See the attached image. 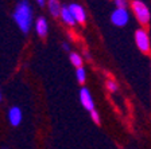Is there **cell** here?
<instances>
[{
    "mask_svg": "<svg viewBox=\"0 0 151 149\" xmlns=\"http://www.w3.org/2000/svg\"><path fill=\"white\" fill-rule=\"evenodd\" d=\"M135 43L139 51L143 54H150L151 53V42H150V35L145 28H138L135 31Z\"/></svg>",
    "mask_w": 151,
    "mask_h": 149,
    "instance_id": "obj_3",
    "label": "cell"
},
{
    "mask_svg": "<svg viewBox=\"0 0 151 149\" xmlns=\"http://www.w3.org/2000/svg\"><path fill=\"white\" fill-rule=\"evenodd\" d=\"M0 101H1V93H0Z\"/></svg>",
    "mask_w": 151,
    "mask_h": 149,
    "instance_id": "obj_18",
    "label": "cell"
},
{
    "mask_svg": "<svg viewBox=\"0 0 151 149\" xmlns=\"http://www.w3.org/2000/svg\"><path fill=\"white\" fill-rule=\"evenodd\" d=\"M107 89L112 93H115L117 90V83L115 81H107Z\"/></svg>",
    "mask_w": 151,
    "mask_h": 149,
    "instance_id": "obj_13",
    "label": "cell"
},
{
    "mask_svg": "<svg viewBox=\"0 0 151 149\" xmlns=\"http://www.w3.org/2000/svg\"><path fill=\"white\" fill-rule=\"evenodd\" d=\"M70 62L74 67H82V58L77 53H70Z\"/></svg>",
    "mask_w": 151,
    "mask_h": 149,
    "instance_id": "obj_11",
    "label": "cell"
},
{
    "mask_svg": "<svg viewBox=\"0 0 151 149\" xmlns=\"http://www.w3.org/2000/svg\"><path fill=\"white\" fill-rule=\"evenodd\" d=\"M12 16H14V20H15L16 26L20 28V31L27 34L32 24V9L27 0L19 1Z\"/></svg>",
    "mask_w": 151,
    "mask_h": 149,
    "instance_id": "obj_1",
    "label": "cell"
},
{
    "mask_svg": "<svg viewBox=\"0 0 151 149\" xmlns=\"http://www.w3.org/2000/svg\"><path fill=\"white\" fill-rule=\"evenodd\" d=\"M80 101H81L82 106L85 108V110H88V112L96 110L94 109V101L91 96V91L86 87H82L81 90H80Z\"/></svg>",
    "mask_w": 151,
    "mask_h": 149,
    "instance_id": "obj_5",
    "label": "cell"
},
{
    "mask_svg": "<svg viewBox=\"0 0 151 149\" xmlns=\"http://www.w3.org/2000/svg\"><path fill=\"white\" fill-rule=\"evenodd\" d=\"M37 3L39 4V6H45V3H46V0H37Z\"/></svg>",
    "mask_w": 151,
    "mask_h": 149,
    "instance_id": "obj_17",
    "label": "cell"
},
{
    "mask_svg": "<svg viewBox=\"0 0 151 149\" xmlns=\"http://www.w3.org/2000/svg\"><path fill=\"white\" fill-rule=\"evenodd\" d=\"M111 22L117 27H124L129 22V12L127 8H116L111 15Z\"/></svg>",
    "mask_w": 151,
    "mask_h": 149,
    "instance_id": "obj_4",
    "label": "cell"
},
{
    "mask_svg": "<svg viewBox=\"0 0 151 149\" xmlns=\"http://www.w3.org/2000/svg\"><path fill=\"white\" fill-rule=\"evenodd\" d=\"M47 7H49V11L53 16H60L61 15V9H62V6L60 4L58 0H49L47 1Z\"/></svg>",
    "mask_w": 151,
    "mask_h": 149,
    "instance_id": "obj_10",
    "label": "cell"
},
{
    "mask_svg": "<svg viewBox=\"0 0 151 149\" xmlns=\"http://www.w3.org/2000/svg\"><path fill=\"white\" fill-rule=\"evenodd\" d=\"M70 11H72L73 16H74L76 22L77 23H85V19H86V14H85V9L82 8L80 4H70L69 6Z\"/></svg>",
    "mask_w": 151,
    "mask_h": 149,
    "instance_id": "obj_7",
    "label": "cell"
},
{
    "mask_svg": "<svg viewBox=\"0 0 151 149\" xmlns=\"http://www.w3.org/2000/svg\"><path fill=\"white\" fill-rule=\"evenodd\" d=\"M8 122L12 126H18L23 120V113H22V109L19 106H12V108L8 110Z\"/></svg>",
    "mask_w": 151,
    "mask_h": 149,
    "instance_id": "obj_6",
    "label": "cell"
},
{
    "mask_svg": "<svg viewBox=\"0 0 151 149\" xmlns=\"http://www.w3.org/2000/svg\"><path fill=\"white\" fill-rule=\"evenodd\" d=\"M91 117H92V120H93L96 124H100V115H99V113L96 112V110L91 112Z\"/></svg>",
    "mask_w": 151,
    "mask_h": 149,
    "instance_id": "obj_14",
    "label": "cell"
},
{
    "mask_svg": "<svg viewBox=\"0 0 151 149\" xmlns=\"http://www.w3.org/2000/svg\"><path fill=\"white\" fill-rule=\"evenodd\" d=\"M62 47L66 50V51H70V47H69V44H68V43H63V44H62Z\"/></svg>",
    "mask_w": 151,
    "mask_h": 149,
    "instance_id": "obj_16",
    "label": "cell"
},
{
    "mask_svg": "<svg viewBox=\"0 0 151 149\" xmlns=\"http://www.w3.org/2000/svg\"><path fill=\"white\" fill-rule=\"evenodd\" d=\"M35 30H37V34L41 38H45L47 35V31H49V26H47V22L45 18H38L37 23H35Z\"/></svg>",
    "mask_w": 151,
    "mask_h": 149,
    "instance_id": "obj_9",
    "label": "cell"
},
{
    "mask_svg": "<svg viewBox=\"0 0 151 149\" xmlns=\"http://www.w3.org/2000/svg\"><path fill=\"white\" fill-rule=\"evenodd\" d=\"M131 9L134 12V15H135V18L138 19V22L142 26H147L150 23V19H151L150 9H148V7L142 0H134L131 3Z\"/></svg>",
    "mask_w": 151,
    "mask_h": 149,
    "instance_id": "obj_2",
    "label": "cell"
},
{
    "mask_svg": "<svg viewBox=\"0 0 151 149\" xmlns=\"http://www.w3.org/2000/svg\"><path fill=\"white\" fill-rule=\"evenodd\" d=\"M76 78H77L78 83H85V81H86V71H85L84 67H78L76 70Z\"/></svg>",
    "mask_w": 151,
    "mask_h": 149,
    "instance_id": "obj_12",
    "label": "cell"
},
{
    "mask_svg": "<svg viewBox=\"0 0 151 149\" xmlns=\"http://www.w3.org/2000/svg\"><path fill=\"white\" fill-rule=\"evenodd\" d=\"M60 18H61V20H62L63 23H66L68 26H74L76 23H77L76 22V19H74V16H73V14H72V11H70L69 6H63L62 7Z\"/></svg>",
    "mask_w": 151,
    "mask_h": 149,
    "instance_id": "obj_8",
    "label": "cell"
},
{
    "mask_svg": "<svg viewBox=\"0 0 151 149\" xmlns=\"http://www.w3.org/2000/svg\"><path fill=\"white\" fill-rule=\"evenodd\" d=\"M116 8H126L127 6V0H115Z\"/></svg>",
    "mask_w": 151,
    "mask_h": 149,
    "instance_id": "obj_15",
    "label": "cell"
}]
</instances>
